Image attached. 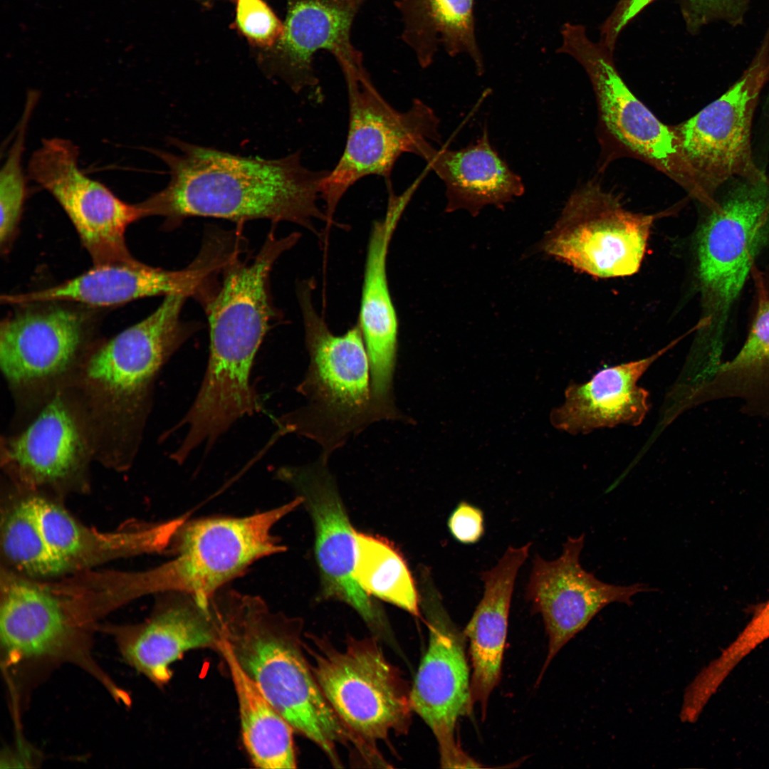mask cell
Wrapping results in <instances>:
<instances>
[{
  "label": "cell",
  "mask_w": 769,
  "mask_h": 769,
  "mask_svg": "<svg viewBox=\"0 0 769 769\" xmlns=\"http://www.w3.org/2000/svg\"><path fill=\"white\" fill-rule=\"evenodd\" d=\"M177 152L150 149L167 167L164 188L137 203L142 218L162 216L170 225L189 217L237 223L268 219L292 222L316 233L328 223L318 205L330 170L303 164L300 151L277 159L244 157L170 137Z\"/></svg>",
  "instance_id": "obj_1"
},
{
  "label": "cell",
  "mask_w": 769,
  "mask_h": 769,
  "mask_svg": "<svg viewBox=\"0 0 769 769\" xmlns=\"http://www.w3.org/2000/svg\"><path fill=\"white\" fill-rule=\"evenodd\" d=\"M295 244L289 234L270 232L251 261L235 254L224 267L221 285L206 307L210 352L199 391L176 426L184 444L209 449L239 419L261 409L250 383L256 354L274 315L268 282L276 261Z\"/></svg>",
  "instance_id": "obj_2"
},
{
  "label": "cell",
  "mask_w": 769,
  "mask_h": 769,
  "mask_svg": "<svg viewBox=\"0 0 769 769\" xmlns=\"http://www.w3.org/2000/svg\"><path fill=\"white\" fill-rule=\"evenodd\" d=\"M211 605L221 639L237 663L288 722L315 743L334 766L338 746L352 748L357 736L320 690L303 654L302 622L273 612L256 597L217 592Z\"/></svg>",
  "instance_id": "obj_3"
},
{
  "label": "cell",
  "mask_w": 769,
  "mask_h": 769,
  "mask_svg": "<svg viewBox=\"0 0 769 769\" xmlns=\"http://www.w3.org/2000/svg\"><path fill=\"white\" fill-rule=\"evenodd\" d=\"M313 280L298 286L310 362L297 391L306 404L278 421V434L311 439L328 459L354 434L372 423L370 372L361 329L357 323L334 335L313 302Z\"/></svg>",
  "instance_id": "obj_4"
},
{
  "label": "cell",
  "mask_w": 769,
  "mask_h": 769,
  "mask_svg": "<svg viewBox=\"0 0 769 769\" xmlns=\"http://www.w3.org/2000/svg\"><path fill=\"white\" fill-rule=\"evenodd\" d=\"M303 503L298 496L279 507L245 517L185 522L173 541L175 557L131 576V595L179 592L207 605L226 582L257 560L286 550L273 526Z\"/></svg>",
  "instance_id": "obj_5"
},
{
  "label": "cell",
  "mask_w": 769,
  "mask_h": 769,
  "mask_svg": "<svg viewBox=\"0 0 769 769\" xmlns=\"http://www.w3.org/2000/svg\"><path fill=\"white\" fill-rule=\"evenodd\" d=\"M769 242V182L743 181L709 209L695 239L702 316L698 324L718 352L733 306Z\"/></svg>",
  "instance_id": "obj_6"
},
{
  "label": "cell",
  "mask_w": 769,
  "mask_h": 769,
  "mask_svg": "<svg viewBox=\"0 0 769 769\" xmlns=\"http://www.w3.org/2000/svg\"><path fill=\"white\" fill-rule=\"evenodd\" d=\"M303 643L314 677L341 721L365 743L406 733L413 712L408 684L377 637H349L343 649L325 637Z\"/></svg>",
  "instance_id": "obj_7"
},
{
  "label": "cell",
  "mask_w": 769,
  "mask_h": 769,
  "mask_svg": "<svg viewBox=\"0 0 769 769\" xmlns=\"http://www.w3.org/2000/svg\"><path fill=\"white\" fill-rule=\"evenodd\" d=\"M768 81L769 28L740 78L695 115L673 125L695 182L696 200L708 209L731 179L769 182L755 162L751 141L755 111Z\"/></svg>",
  "instance_id": "obj_8"
},
{
  "label": "cell",
  "mask_w": 769,
  "mask_h": 769,
  "mask_svg": "<svg viewBox=\"0 0 769 769\" xmlns=\"http://www.w3.org/2000/svg\"><path fill=\"white\" fill-rule=\"evenodd\" d=\"M349 122L340 158L323 179L320 198L328 224L346 192L370 175L390 180L404 153L414 154L423 141L441 144L440 120L434 110L415 98L406 111L394 108L375 86L365 67L343 73Z\"/></svg>",
  "instance_id": "obj_9"
},
{
  "label": "cell",
  "mask_w": 769,
  "mask_h": 769,
  "mask_svg": "<svg viewBox=\"0 0 769 769\" xmlns=\"http://www.w3.org/2000/svg\"><path fill=\"white\" fill-rule=\"evenodd\" d=\"M558 53L574 58L591 82L600 120L627 153L664 173L692 198L696 188L673 125L661 122L629 89L618 72L614 52L590 39L580 23L560 29Z\"/></svg>",
  "instance_id": "obj_10"
},
{
  "label": "cell",
  "mask_w": 769,
  "mask_h": 769,
  "mask_svg": "<svg viewBox=\"0 0 769 769\" xmlns=\"http://www.w3.org/2000/svg\"><path fill=\"white\" fill-rule=\"evenodd\" d=\"M655 214L625 209L595 182L576 189L538 250L600 278L636 273L642 263Z\"/></svg>",
  "instance_id": "obj_11"
},
{
  "label": "cell",
  "mask_w": 769,
  "mask_h": 769,
  "mask_svg": "<svg viewBox=\"0 0 769 769\" xmlns=\"http://www.w3.org/2000/svg\"><path fill=\"white\" fill-rule=\"evenodd\" d=\"M1 585L0 632L6 664L70 663L110 694L119 686L92 656L91 629L70 600L6 574Z\"/></svg>",
  "instance_id": "obj_12"
},
{
  "label": "cell",
  "mask_w": 769,
  "mask_h": 769,
  "mask_svg": "<svg viewBox=\"0 0 769 769\" xmlns=\"http://www.w3.org/2000/svg\"><path fill=\"white\" fill-rule=\"evenodd\" d=\"M189 297L185 293L166 295L152 313L91 356L85 379L108 411H135L160 368L195 331L193 325L180 318Z\"/></svg>",
  "instance_id": "obj_13"
},
{
  "label": "cell",
  "mask_w": 769,
  "mask_h": 769,
  "mask_svg": "<svg viewBox=\"0 0 769 769\" xmlns=\"http://www.w3.org/2000/svg\"><path fill=\"white\" fill-rule=\"evenodd\" d=\"M424 592L429 644L411 688L412 708L434 735L442 768H480L455 738L458 719L473 706L465 636L451 620L438 592L426 587Z\"/></svg>",
  "instance_id": "obj_14"
},
{
  "label": "cell",
  "mask_w": 769,
  "mask_h": 769,
  "mask_svg": "<svg viewBox=\"0 0 769 769\" xmlns=\"http://www.w3.org/2000/svg\"><path fill=\"white\" fill-rule=\"evenodd\" d=\"M328 460L320 456L305 466L281 467L276 475L303 498L313 520L322 597L350 605L372 630L382 634L387 627L383 616L355 577L356 531L328 468Z\"/></svg>",
  "instance_id": "obj_15"
},
{
  "label": "cell",
  "mask_w": 769,
  "mask_h": 769,
  "mask_svg": "<svg viewBox=\"0 0 769 769\" xmlns=\"http://www.w3.org/2000/svg\"><path fill=\"white\" fill-rule=\"evenodd\" d=\"M585 535L569 537L559 558L546 560L537 555L525 589V598L542 615L548 637V651L540 675L560 650L583 630L607 605H632L638 593L650 592L644 583H606L585 570L580 561Z\"/></svg>",
  "instance_id": "obj_16"
},
{
  "label": "cell",
  "mask_w": 769,
  "mask_h": 769,
  "mask_svg": "<svg viewBox=\"0 0 769 769\" xmlns=\"http://www.w3.org/2000/svg\"><path fill=\"white\" fill-rule=\"evenodd\" d=\"M418 186L414 182L399 194L388 186L385 214L374 222L367 246L357 323L370 363L372 410L379 419H393L399 414L393 392L398 319L389 289L387 258L394 231Z\"/></svg>",
  "instance_id": "obj_17"
},
{
  "label": "cell",
  "mask_w": 769,
  "mask_h": 769,
  "mask_svg": "<svg viewBox=\"0 0 769 769\" xmlns=\"http://www.w3.org/2000/svg\"><path fill=\"white\" fill-rule=\"evenodd\" d=\"M221 262L211 251L202 249L192 264L179 271L132 263L95 265L88 271L43 290L1 295L6 304L26 305L70 301L95 306H110L155 295L185 293L193 295L204 285Z\"/></svg>",
  "instance_id": "obj_18"
},
{
  "label": "cell",
  "mask_w": 769,
  "mask_h": 769,
  "mask_svg": "<svg viewBox=\"0 0 769 769\" xmlns=\"http://www.w3.org/2000/svg\"><path fill=\"white\" fill-rule=\"evenodd\" d=\"M171 594L145 622L108 629L124 659L159 686L169 681L170 666L186 652L218 651L221 639L211 601L204 605L189 595Z\"/></svg>",
  "instance_id": "obj_19"
},
{
  "label": "cell",
  "mask_w": 769,
  "mask_h": 769,
  "mask_svg": "<svg viewBox=\"0 0 769 769\" xmlns=\"http://www.w3.org/2000/svg\"><path fill=\"white\" fill-rule=\"evenodd\" d=\"M361 6L336 0H288L276 50L281 76L293 91L318 84L314 58L319 51L331 53L342 72L365 66L350 38Z\"/></svg>",
  "instance_id": "obj_20"
},
{
  "label": "cell",
  "mask_w": 769,
  "mask_h": 769,
  "mask_svg": "<svg viewBox=\"0 0 769 769\" xmlns=\"http://www.w3.org/2000/svg\"><path fill=\"white\" fill-rule=\"evenodd\" d=\"M85 317L63 307L28 308L4 320L0 328V365L16 384L62 372L81 344Z\"/></svg>",
  "instance_id": "obj_21"
},
{
  "label": "cell",
  "mask_w": 769,
  "mask_h": 769,
  "mask_svg": "<svg viewBox=\"0 0 769 769\" xmlns=\"http://www.w3.org/2000/svg\"><path fill=\"white\" fill-rule=\"evenodd\" d=\"M679 340L647 357L602 369L585 382H571L564 403L551 412L553 427L578 434L620 424L639 425L649 410V394L637 382Z\"/></svg>",
  "instance_id": "obj_22"
},
{
  "label": "cell",
  "mask_w": 769,
  "mask_h": 769,
  "mask_svg": "<svg viewBox=\"0 0 769 769\" xmlns=\"http://www.w3.org/2000/svg\"><path fill=\"white\" fill-rule=\"evenodd\" d=\"M430 142H420L414 155L444 182L446 212L464 209L476 216L487 205L501 208L524 193L521 177L493 147L487 127L474 143L459 150L436 149Z\"/></svg>",
  "instance_id": "obj_23"
},
{
  "label": "cell",
  "mask_w": 769,
  "mask_h": 769,
  "mask_svg": "<svg viewBox=\"0 0 769 769\" xmlns=\"http://www.w3.org/2000/svg\"><path fill=\"white\" fill-rule=\"evenodd\" d=\"M531 543L510 546L497 564L481 572L483 597L464 634L469 642L472 665L471 694L484 718L490 695L498 684L508 630L510 606L518 572Z\"/></svg>",
  "instance_id": "obj_24"
},
{
  "label": "cell",
  "mask_w": 769,
  "mask_h": 769,
  "mask_svg": "<svg viewBox=\"0 0 769 769\" xmlns=\"http://www.w3.org/2000/svg\"><path fill=\"white\" fill-rule=\"evenodd\" d=\"M31 497L44 541L66 572L123 556L160 552L171 542L172 530L167 522L100 533L80 524L56 503Z\"/></svg>",
  "instance_id": "obj_25"
},
{
  "label": "cell",
  "mask_w": 769,
  "mask_h": 769,
  "mask_svg": "<svg viewBox=\"0 0 769 769\" xmlns=\"http://www.w3.org/2000/svg\"><path fill=\"white\" fill-rule=\"evenodd\" d=\"M754 310L746 339L710 382L711 399H739L748 414L769 417V262L752 268Z\"/></svg>",
  "instance_id": "obj_26"
},
{
  "label": "cell",
  "mask_w": 769,
  "mask_h": 769,
  "mask_svg": "<svg viewBox=\"0 0 769 769\" xmlns=\"http://www.w3.org/2000/svg\"><path fill=\"white\" fill-rule=\"evenodd\" d=\"M402 41L426 68L440 48L451 57L466 55L476 73H484L483 56L476 36L474 0H397Z\"/></svg>",
  "instance_id": "obj_27"
},
{
  "label": "cell",
  "mask_w": 769,
  "mask_h": 769,
  "mask_svg": "<svg viewBox=\"0 0 769 769\" xmlns=\"http://www.w3.org/2000/svg\"><path fill=\"white\" fill-rule=\"evenodd\" d=\"M78 424L61 399L51 401L6 446V459L26 480L48 483L76 469L84 451Z\"/></svg>",
  "instance_id": "obj_28"
},
{
  "label": "cell",
  "mask_w": 769,
  "mask_h": 769,
  "mask_svg": "<svg viewBox=\"0 0 769 769\" xmlns=\"http://www.w3.org/2000/svg\"><path fill=\"white\" fill-rule=\"evenodd\" d=\"M218 652L234 686L242 740L252 763L263 769L296 768L292 726L241 668L222 639Z\"/></svg>",
  "instance_id": "obj_29"
},
{
  "label": "cell",
  "mask_w": 769,
  "mask_h": 769,
  "mask_svg": "<svg viewBox=\"0 0 769 769\" xmlns=\"http://www.w3.org/2000/svg\"><path fill=\"white\" fill-rule=\"evenodd\" d=\"M355 577L368 595L419 615V597L409 568L383 538L356 532Z\"/></svg>",
  "instance_id": "obj_30"
},
{
  "label": "cell",
  "mask_w": 769,
  "mask_h": 769,
  "mask_svg": "<svg viewBox=\"0 0 769 769\" xmlns=\"http://www.w3.org/2000/svg\"><path fill=\"white\" fill-rule=\"evenodd\" d=\"M1 546L7 560L28 575L47 577L66 572L44 541L31 496L16 503L6 513L1 528Z\"/></svg>",
  "instance_id": "obj_31"
},
{
  "label": "cell",
  "mask_w": 769,
  "mask_h": 769,
  "mask_svg": "<svg viewBox=\"0 0 769 769\" xmlns=\"http://www.w3.org/2000/svg\"><path fill=\"white\" fill-rule=\"evenodd\" d=\"M38 93L29 91L14 138L0 172V243L6 250L16 234L26 195V177L23 169L25 138Z\"/></svg>",
  "instance_id": "obj_32"
},
{
  "label": "cell",
  "mask_w": 769,
  "mask_h": 769,
  "mask_svg": "<svg viewBox=\"0 0 769 769\" xmlns=\"http://www.w3.org/2000/svg\"><path fill=\"white\" fill-rule=\"evenodd\" d=\"M687 31L696 35L706 26L724 21L741 25L750 0H676Z\"/></svg>",
  "instance_id": "obj_33"
},
{
  "label": "cell",
  "mask_w": 769,
  "mask_h": 769,
  "mask_svg": "<svg viewBox=\"0 0 769 769\" xmlns=\"http://www.w3.org/2000/svg\"><path fill=\"white\" fill-rule=\"evenodd\" d=\"M236 21L246 37L263 47L276 43L283 30V24L263 0H238Z\"/></svg>",
  "instance_id": "obj_34"
},
{
  "label": "cell",
  "mask_w": 769,
  "mask_h": 769,
  "mask_svg": "<svg viewBox=\"0 0 769 769\" xmlns=\"http://www.w3.org/2000/svg\"><path fill=\"white\" fill-rule=\"evenodd\" d=\"M656 0H618L613 10L601 24L600 42L614 52L624 29L648 6Z\"/></svg>",
  "instance_id": "obj_35"
},
{
  "label": "cell",
  "mask_w": 769,
  "mask_h": 769,
  "mask_svg": "<svg viewBox=\"0 0 769 769\" xmlns=\"http://www.w3.org/2000/svg\"><path fill=\"white\" fill-rule=\"evenodd\" d=\"M447 525L450 533L457 541L474 544L484 534L483 511L466 501H461L450 515Z\"/></svg>",
  "instance_id": "obj_36"
},
{
  "label": "cell",
  "mask_w": 769,
  "mask_h": 769,
  "mask_svg": "<svg viewBox=\"0 0 769 769\" xmlns=\"http://www.w3.org/2000/svg\"><path fill=\"white\" fill-rule=\"evenodd\" d=\"M745 641L758 647L769 639V600L755 610L752 618L742 630Z\"/></svg>",
  "instance_id": "obj_37"
},
{
  "label": "cell",
  "mask_w": 769,
  "mask_h": 769,
  "mask_svg": "<svg viewBox=\"0 0 769 769\" xmlns=\"http://www.w3.org/2000/svg\"><path fill=\"white\" fill-rule=\"evenodd\" d=\"M336 1L342 2V3L349 4H363L367 0H336Z\"/></svg>",
  "instance_id": "obj_38"
}]
</instances>
